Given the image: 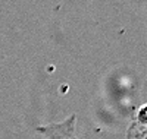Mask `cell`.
<instances>
[{
    "label": "cell",
    "mask_w": 147,
    "mask_h": 139,
    "mask_svg": "<svg viewBox=\"0 0 147 139\" xmlns=\"http://www.w3.org/2000/svg\"><path fill=\"white\" fill-rule=\"evenodd\" d=\"M47 139H78L77 138V116L72 114L60 123H53L37 128Z\"/></svg>",
    "instance_id": "1"
}]
</instances>
